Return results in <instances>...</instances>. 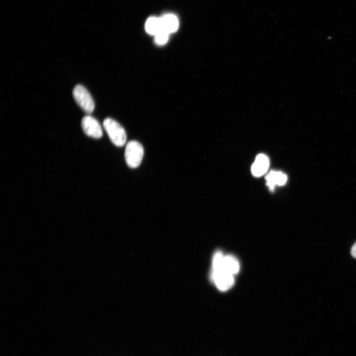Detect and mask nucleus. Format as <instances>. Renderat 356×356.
<instances>
[{
	"label": "nucleus",
	"mask_w": 356,
	"mask_h": 356,
	"mask_svg": "<svg viewBox=\"0 0 356 356\" xmlns=\"http://www.w3.org/2000/svg\"><path fill=\"white\" fill-rule=\"evenodd\" d=\"M103 125L110 140L115 145L122 146L125 145L127 140L126 133L119 123L107 118L104 120Z\"/></svg>",
	"instance_id": "1"
},
{
	"label": "nucleus",
	"mask_w": 356,
	"mask_h": 356,
	"mask_svg": "<svg viewBox=\"0 0 356 356\" xmlns=\"http://www.w3.org/2000/svg\"><path fill=\"white\" fill-rule=\"evenodd\" d=\"M144 150L142 145L134 140L129 141L125 150V158L127 164L132 168L138 167L142 160Z\"/></svg>",
	"instance_id": "2"
},
{
	"label": "nucleus",
	"mask_w": 356,
	"mask_h": 356,
	"mask_svg": "<svg viewBox=\"0 0 356 356\" xmlns=\"http://www.w3.org/2000/svg\"><path fill=\"white\" fill-rule=\"evenodd\" d=\"M73 97L79 107L86 113H91L94 109L93 100L88 90L83 86L78 85L73 90Z\"/></svg>",
	"instance_id": "3"
},
{
	"label": "nucleus",
	"mask_w": 356,
	"mask_h": 356,
	"mask_svg": "<svg viewBox=\"0 0 356 356\" xmlns=\"http://www.w3.org/2000/svg\"><path fill=\"white\" fill-rule=\"evenodd\" d=\"M81 126L84 133L89 136L99 138L102 135L100 125L90 115H86L82 118Z\"/></svg>",
	"instance_id": "4"
},
{
	"label": "nucleus",
	"mask_w": 356,
	"mask_h": 356,
	"mask_svg": "<svg viewBox=\"0 0 356 356\" xmlns=\"http://www.w3.org/2000/svg\"><path fill=\"white\" fill-rule=\"evenodd\" d=\"M211 277L217 287L222 291H226L230 288L234 282L233 275L224 270L212 271Z\"/></svg>",
	"instance_id": "5"
},
{
	"label": "nucleus",
	"mask_w": 356,
	"mask_h": 356,
	"mask_svg": "<svg viewBox=\"0 0 356 356\" xmlns=\"http://www.w3.org/2000/svg\"><path fill=\"white\" fill-rule=\"evenodd\" d=\"M268 166V157L263 154H260L257 156L255 161L252 166V173L255 177H260L267 171Z\"/></svg>",
	"instance_id": "6"
},
{
	"label": "nucleus",
	"mask_w": 356,
	"mask_h": 356,
	"mask_svg": "<svg viewBox=\"0 0 356 356\" xmlns=\"http://www.w3.org/2000/svg\"><path fill=\"white\" fill-rule=\"evenodd\" d=\"M162 31L169 34L176 32L178 27V21L177 17L171 14L164 15L160 18Z\"/></svg>",
	"instance_id": "7"
},
{
	"label": "nucleus",
	"mask_w": 356,
	"mask_h": 356,
	"mask_svg": "<svg viewBox=\"0 0 356 356\" xmlns=\"http://www.w3.org/2000/svg\"><path fill=\"white\" fill-rule=\"evenodd\" d=\"M267 184L271 190L275 185H284L287 180V176L281 172L271 171L266 177Z\"/></svg>",
	"instance_id": "8"
},
{
	"label": "nucleus",
	"mask_w": 356,
	"mask_h": 356,
	"mask_svg": "<svg viewBox=\"0 0 356 356\" xmlns=\"http://www.w3.org/2000/svg\"><path fill=\"white\" fill-rule=\"evenodd\" d=\"M222 267L225 271L232 275L237 273L240 268L237 259L231 255L224 256Z\"/></svg>",
	"instance_id": "9"
},
{
	"label": "nucleus",
	"mask_w": 356,
	"mask_h": 356,
	"mask_svg": "<svg viewBox=\"0 0 356 356\" xmlns=\"http://www.w3.org/2000/svg\"><path fill=\"white\" fill-rule=\"evenodd\" d=\"M145 30L148 33L153 35L161 31L160 18L152 17L148 19L145 24Z\"/></svg>",
	"instance_id": "10"
},
{
	"label": "nucleus",
	"mask_w": 356,
	"mask_h": 356,
	"mask_svg": "<svg viewBox=\"0 0 356 356\" xmlns=\"http://www.w3.org/2000/svg\"><path fill=\"white\" fill-rule=\"evenodd\" d=\"M169 34L161 31L155 35V41L156 44L162 45L166 44L169 39Z\"/></svg>",
	"instance_id": "11"
},
{
	"label": "nucleus",
	"mask_w": 356,
	"mask_h": 356,
	"mask_svg": "<svg viewBox=\"0 0 356 356\" xmlns=\"http://www.w3.org/2000/svg\"><path fill=\"white\" fill-rule=\"evenodd\" d=\"M351 255L355 258H356V242L353 245L351 250Z\"/></svg>",
	"instance_id": "12"
}]
</instances>
